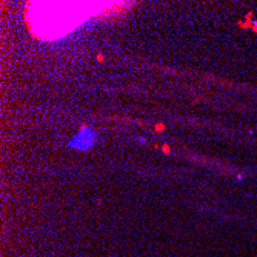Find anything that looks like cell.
Listing matches in <instances>:
<instances>
[{
  "label": "cell",
  "instance_id": "obj_1",
  "mask_svg": "<svg viewBox=\"0 0 257 257\" xmlns=\"http://www.w3.org/2000/svg\"><path fill=\"white\" fill-rule=\"evenodd\" d=\"M96 139H97L96 131L91 126L83 125V126H80L77 134L74 137H71V140L68 142V146L71 149H76V151H88L94 146Z\"/></svg>",
  "mask_w": 257,
  "mask_h": 257
},
{
  "label": "cell",
  "instance_id": "obj_2",
  "mask_svg": "<svg viewBox=\"0 0 257 257\" xmlns=\"http://www.w3.org/2000/svg\"><path fill=\"white\" fill-rule=\"evenodd\" d=\"M155 129H157V131H163V125H157Z\"/></svg>",
  "mask_w": 257,
  "mask_h": 257
}]
</instances>
